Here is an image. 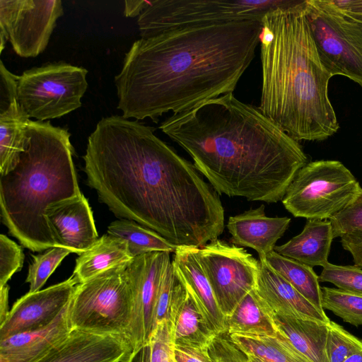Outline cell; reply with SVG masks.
<instances>
[{"mask_svg":"<svg viewBox=\"0 0 362 362\" xmlns=\"http://www.w3.org/2000/svg\"><path fill=\"white\" fill-rule=\"evenodd\" d=\"M154 129L122 115L102 118L83 156L88 184L116 216L177 247L201 248L224 230L219 195Z\"/></svg>","mask_w":362,"mask_h":362,"instance_id":"cell-1","label":"cell"},{"mask_svg":"<svg viewBox=\"0 0 362 362\" xmlns=\"http://www.w3.org/2000/svg\"><path fill=\"white\" fill-rule=\"evenodd\" d=\"M262 21L193 25L135 41L115 77L127 119L156 121L233 93L252 62Z\"/></svg>","mask_w":362,"mask_h":362,"instance_id":"cell-2","label":"cell"},{"mask_svg":"<svg viewBox=\"0 0 362 362\" xmlns=\"http://www.w3.org/2000/svg\"><path fill=\"white\" fill-rule=\"evenodd\" d=\"M159 128L217 192L229 197L278 202L308 160L298 141L233 93L173 114Z\"/></svg>","mask_w":362,"mask_h":362,"instance_id":"cell-3","label":"cell"},{"mask_svg":"<svg viewBox=\"0 0 362 362\" xmlns=\"http://www.w3.org/2000/svg\"><path fill=\"white\" fill-rule=\"evenodd\" d=\"M306 1L272 10L262 19L259 109L297 141H323L339 124L328 96L333 76L319 57Z\"/></svg>","mask_w":362,"mask_h":362,"instance_id":"cell-4","label":"cell"},{"mask_svg":"<svg viewBox=\"0 0 362 362\" xmlns=\"http://www.w3.org/2000/svg\"><path fill=\"white\" fill-rule=\"evenodd\" d=\"M28 140L17 165L0 175L3 223L33 252L57 247L45 216L55 202L81 194L71 134L49 121L30 120Z\"/></svg>","mask_w":362,"mask_h":362,"instance_id":"cell-5","label":"cell"},{"mask_svg":"<svg viewBox=\"0 0 362 362\" xmlns=\"http://www.w3.org/2000/svg\"><path fill=\"white\" fill-rule=\"evenodd\" d=\"M128 263L76 285L67 308L71 329L117 335L131 343L135 301Z\"/></svg>","mask_w":362,"mask_h":362,"instance_id":"cell-6","label":"cell"},{"mask_svg":"<svg viewBox=\"0 0 362 362\" xmlns=\"http://www.w3.org/2000/svg\"><path fill=\"white\" fill-rule=\"evenodd\" d=\"M298 0H154L138 17L141 38L193 25L259 20Z\"/></svg>","mask_w":362,"mask_h":362,"instance_id":"cell-7","label":"cell"},{"mask_svg":"<svg viewBox=\"0 0 362 362\" xmlns=\"http://www.w3.org/2000/svg\"><path fill=\"white\" fill-rule=\"evenodd\" d=\"M362 188L340 161L307 163L288 185L282 203L295 217L330 219L344 209Z\"/></svg>","mask_w":362,"mask_h":362,"instance_id":"cell-8","label":"cell"},{"mask_svg":"<svg viewBox=\"0 0 362 362\" xmlns=\"http://www.w3.org/2000/svg\"><path fill=\"white\" fill-rule=\"evenodd\" d=\"M88 71L60 62L33 67L18 77L17 99L30 118L46 122L81 106Z\"/></svg>","mask_w":362,"mask_h":362,"instance_id":"cell-9","label":"cell"},{"mask_svg":"<svg viewBox=\"0 0 362 362\" xmlns=\"http://www.w3.org/2000/svg\"><path fill=\"white\" fill-rule=\"evenodd\" d=\"M305 12L325 68L362 88V25L343 14L332 0H307Z\"/></svg>","mask_w":362,"mask_h":362,"instance_id":"cell-10","label":"cell"},{"mask_svg":"<svg viewBox=\"0 0 362 362\" xmlns=\"http://www.w3.org/2000/svg\"><path fill=\"white\" fill-rule=\"evenodd\" d=\"M198 259L226 320L255 288L259 260L241 247L216 239L199 248Z\"/></svg>","mask_w":362,"mask_h":362,"instance_id":"cell-11","label":"cell"},{"mask_svg":"<svg viewBox=\"0 0 362 362\" xmlns=\"http://www.w3.org/2000/svg\"><path fill=\"white\" fill-rule=\"evenodd\" d=\"M63 13L60 0H0V52L8 40L20 57H37Z\"/></svg>","mask_w":362,"mask_h":362,"instance_id":"cell-12","label":"cell"},{"mask_svg":"<svg viewBox=\"0 0 362 362\" xmlns=\"http://www.w3.org/2000/svg\"><path fill=\"white\" fill-rule=\"evenodd\" d=\"M170 254L167 252H149L134 257L127 264L135 301L131 338L134 350L150 342L156 327V299L163 271L170 260Z\"/></svg>","mask_w":362,"mask_h":362,"instance_id":"cell-13","label":"cell"},{"mask_svg":"<svg viewBox=\"0 0 362 362\" xmlns=\"http://www.w3.org/2000/svg\"><path fill=\"white\" fill-rule=\"evenodd\" d=\"M78 284L72 275L61 283L28 292L18 299L0 323V340L50 325L66 308Z\"/></svg>","mask_w":362,"mask_h":362,"instance_id":"cell-14","label":"cell"},{"mask_svg":"<svg viewBox=\"0 0 362 362\" xmlns=\"http://www.w3.org/2000/svg\"><path fill=\"white\" fill-rule=\"evenodd\" d=\"M45 218L57 246L80 255L99 238L86 198L78 194L49 205Z\"/></svg>","mask_w":362,"mask_h":362,"instance_id":"cell-15","label":"cell"},{"mask_svg":"<svg viewBox=\"0 0 362 362\" xmlns=\"http://www.w3.org/2000/svg\"><path fill=\"white\" fill-rule=\"evenodd\" d=\"M133 350L122 337L72 329L37 362H127Z\"/></svg>","mask_w":362,"mask_h":362,"instance_id":"cell-16","label":"cell"},{"mask_svg":"<svg viewBox=\"0 0 362 362\" xmlns=\"http://www.w3.org/2000/svg\"><path fill=\"white\" fill-rule=\"evenodd\" d=\"M259 260L260 269L255 290L273 315L330 322L324 310L315 307L264 259Z\"/></svg>","mask_w":362,"mask_h":362,"instance_id":"cell-17","label":"cell"},{"mask_svg":"<svg viewBox=\"0 0 362 362\" xmlns=\"http://www.w3.org/2000/svg\"><path fill=\"white\" fill-rule=\"evenodd\" d=\"M198 249L179 246L172 261L175 276L187 289L215 334L226 332V317L198 259Z\"/></svg>","mask_w":362,"mask_h":362,"instance_id":"cell-18","label":"cell"},{"mask_svg":"<svg viewBox=\"0 0 362 362\" xmlns=\"http://www.w3.org/2000/svg\"><path fill=\"white\" fill-rule=\"evenodd\" d=\"M291 218L269 217L263 204L229 217L226 227L233 245L248 247L257 252L264 259L274 250L277 240L288 228Z\"/></svg>","mask_w":362,"mask_h":362,"instance_id":"cell-19","label":"cell"},{"mask_svg":"<svg viewBox=\"0 0 362 362\" xmlns=\"http://www.w3.org/2000/svg\"><path fill=\"white\" fill-rule=\"evenodd\" d=\"M67 308L48 327L0 340V362H37L71 332Z\"/></svg>","mask_w":362,"mask_h":362,"instance_id":"cell-20","label":"cell"},{"mask_svg":"<svg viewBox=\"0 0 362 362\" xmlns=\"http://www.w3.org/2000/svg\"><path fill=\"white\" fill-rule=\"evenodd\" d=\"M170 321L173 324L175 345L207 349L216 336L208 326L193 298L177 276Z\"/></svg>","mask_w":362,"mask_h":362,"instance_id":"cell-21","label":"cell"},{"mask_svg":"<svg viewBox=\"0 0 362 362\" xmlns=\"http://www.w3.org/2000/svg\"><path fill=\"white\" fill-rule=\"evenodd\" d=\"M333 238L329 220H307L300 233L287 243L276 246L274 251L309 267H323L329 263Z\"/></svg>","mask_w":362,"mask_h":362,"instance_id":"cell-22","label":"cell"},{"mask_svg":"<svg viewBox=\"0 0 362 362\" xmlns=\"http://www.w3.org/2000/svg\"><path fill=\"white\" fill-rule=\"evenodd\" d=\"M273 319L277 331L309 362H329L326 353L329 323L274 315Z\"/></svg>","mask_w":362,"mask_h":362,"instance_id":"cell-23","label":"cell"},{"mask_svg":"<svg viewBox=\"0 0 362 362\" xmlns=\"http://www.w3.org/2000/svg\"><path fill=\"white\" fill-rule=\"evenodd\" d=\"M132 259L126 241L105 234L78 255L72 275L81 283Z\"/></svg>","mask_w":362,"mask_h":362,"instance_id":"cell-24","label":"cell"},{"mask_svg":"<svg viewBox=\"0 0 362 362\" xmlns=\"http://www.w3.org/2000/svg\"><path fill=\"white\" fill-rule=\"evenodd\" d=\"M30 120L18 100L0 108V175L18 163L28 140Z\"/></svg>","mask_w":362,"mask_h":362,"instance_id":"cell-25","label":"cell"},{"mask_svg":"<svg viewBox=\"0 0 362 362\" xmlns=\"http://www.w3.org/2000/svg\"><path fill=\"white\" fill-rule=\"evenodd\" d=\"M226 332L246 337L270 336L276 332L273 314L255 290L249 292L226 320Z\"/></svg>","mask_w":362,"mask_h":362,"instance_id":"cell-26","label":"cell"},{"mask_svg":"<svg viewBox=\"0 0 362 362\" xmlns=\"http://www.w3.org/2000/svg\"><path fill=\"white\" fill-rule=\"evenodd\" d=\"M264 259L271 268L280 274L315 307L324 310L322 306L320 281L313 267L284 257L274 250L267 255Z\"/></svg>","mask_w":362,"mask_h":362,"instance_id":"cell-27","label":"cell"},{"mask_svg":"<svg viewBox=\"0 0 362 362\" xmlns=\"http://www.w3.org/2000/svg\"><path fill=\"white\" fill-rule=\"evenodd\" d=\"M107 234L126 241L133 258L153 252L175 253L177 249V246L156 232L128 219L112 222L107 228Z\"/></svg>","mask_w":362,"mask_h":362,"instance_id":"cell-28","label":"cell"},{"mask_svg":"<svg viewBox=\"0 0 362 362\" xmlns=\"http://www.w3.org/2000/svg\"><path fill=\"white\" fill-rule=\"evenodd\" d=\"M230 336L245 352L264 362H309L279 331L270 336Z\"/></svg>","mask_w":362,"mask_h":362,"instance_id":"cell-29","label":"cell"},{"mask_svg":"<svg viewBox=\"0 0 362 362\" xmlns=\"http://www.w3.org/2000/svg\"><path fill=\"white\" fill-rule=\"evenodd\" d=\"M322 306L352 325L362 326V296L321 287Z\"/></svg>","mask_w":362,"mask_h":362,"instance_id":"cell-30","label":"cell"},{"mask_svg":"<svg viewBox=\"0 0 362 362\" xmlns=\"http://www.w3.org/2000/svg\"><path fill=\"white\" fill-rule=\"evenodd\" d=\"M71 252L66 247L57 246L33 256L25 280L30 284L28 292L40 291L61 262Z\"/></svg>","mask_w":362,"mask_h":362,"instance_id":"cell-31","label":"cell"},{"mask_svg":"<svg viewBox=\"0 0 362 362\" xmlns=\"http://www.w3.org/2000/svg\"><path fill=\"white\" fill-rule=\"evenodd\" d=\"M362 351V340L330 320L326 341L329 362H344L351 356Z\"/></svg>","mask_w":362,"mask_h":362,"instance_id":"cell-32","label":"cell"},{"mask_svg":"<svg viewBox=\"0 0 362 362\" xmlns=\"http://www.w3.org/2000/svg\"><path fill=\"white\" fill-rule=\"evenodd\" d=\"M320 282H329L339 289L362 296V269L357 265L328 263L318 276Z\"/></svg>","mask_w":362,"mask_h":362,"instance_id":"cell-33","label":"cell"},{"mask_svg":"<svg viewBox=\"0 0 362 362\" xmlns=\"http://www.w3.org/2000/svg\"><path fill=\"white\" fill-rule=\"evenodd\" d=\"M334 238L341 237L354 231L362 232V189L341 211L329 219Z\"/></svg>","mask_w":362,"mask_h":362,"instance_id":"cell-34","label":"cell"},{"mask_svg":"<svg viewBox=\"0 0 362 362\" xmlns=\"http://www.w3.org/2000/svg\"><path fill=\"white\" fill-rule=\"evenodd\" d=\"M151 362H176L174 354L173 324L163 320L157 324L150 339Z\"/></svg>","mask_w":362,"mask_h":362,"instance_id":"cell-35","label":"cell"},{"mask_svg":"<svg viewBox=\"0 0 362 362\" xmlns=\"http://www.w3.org/2000/svg\"><path fill=\"white\" fill-rule=\"evenodd\" d=\"M24 254L22 247L4 234L0 235V288L6 285L8 281L23 264Z\"/></svg>","mask_w":362,"mask_h":362,"instance_id":"cell-36","label":"cell"},{"mask_svg":"<svg viewBox=\"0 0 362 362\" xmlns=\"http://www.w3.org/2000/svg\"><path fill=\"white\" fill-rule=\"evenodd\" d=\"M175 282L176 276L170 259L168 262L163 271L158 292L155 310L156 325L163 320H170V310Z\"/></svg>","mask_w":362,"mask_h":362,"instance_id":"cell-37","label":"cell"},{"mask_svg":"<svg viewBox=\"0 0 362 362\" xmlns=\"http://www.w3.org/2000/svg\"><path fill=\"white\" fill-rule=\"evenodd\" d=\"M212 362H248L246 353L226 332L217 334L208 346Z\"/></svg>","mask_w":362,"mask_h":362,"instance_id":"cell-38","label":"cell"},{"mask_svg":"<svg viewBox=\"0 0 362 362\" xmlns=\"http://www.w3.org/2000/svg\"><path fill=\"white\" fill-rule=\"evenodd\" d=\"M0 62V108H3L18 100V76L9 71L1 60Z\"/></svg>","mask_w":362,"mask_h":362,"instance_id":"cell-39","label":"cell"},{"mask_svg":"<svg viewBox=\"0 0 362 362\" xmlns=\"http://www.w3.org/2000/svg\"><path fill=\"white\" fill-rule=\"evenodd\" d=\"M176 362H212L207 349L174 344Z\"/></svg>","mask_w":362,"mask_h":362,"instance_id":"cell-40","label":"cell"},{"mask_svg":"<svg viewBox=\"0 0 362 362\" xmlns=\"http://www.w3.org/2000/svg\"><path fill=\"white\" fill-rule=\"evenodd\" d=\"M341 244L351 253L355 264L362 269V232L354 231L341 236Z\"/></svg>","mask_w":362,"mask_h":362,"instance_id":"cell-41","label":"cell"},{"mask_svg":"<svg viewBox=\"0 0 362 362\" xmlns=\"http://www.w3.org/2000/svg\"><path fill=\"white\" fill-rule=\"evenodd\" d=\"M332 2L346 17L362 25V0H332Z\"/></svg>","mask_w":362,"mask_h":362,"instance_id":"cell-42","label":"cell"},{"mask_svg":"<svg viewBox=\"0 0 362 362\" xmlns=\"http://www.w3.org/2000/svg\"><path fill=\"white\" fill-rule=\"evenodd\" d=\"M149 3V1L144 0L125 1L124 14L126 17L131 18L139 16Z\"/></svg>","mask_w":362,"mask_h":362,"instance_id":"cell-43","label":"cell"},{"mask_svg":"<svg viewBox=\"0 0 362 362\" xmlns=\"http://www.w3.org/2000/svg\"><path fill=\"white\" fill-rule=\"evenodd\" d=\"M127 362H151V347L150 342L134 350Z\"/></svg>","mask_w":362,"mask_h":362,"instance_id":"cell-44","label":"cell"},{"mask_svg":"<svg viewBox=\"0 0 362 362\" xmlns=\"http://www.w3.org/2000/svg\"><path fill=\"white\" fill-rule=\"evenodd\" d=\"M8 291L9 286L0 288V323H1L8 314Z\"/></svg>","mask_w":362,"mask_h":362,"instance_id":"cell-45","label":"cell"},{"mask_svg":"<svg viewBox=\"0 0 362 362\" xmlns=\"http://www.w3.org/2000/svg\"><path fill=\"white\" fill-rule=\"evenodd\" d=\"M344 362H362V351L356 353L348 358H346Z\"/></svg>","mask_w":362,"mask_h":362,"instance_id":"cell-46","label":"cell"},{"mask_svg":"<svg viewBox=\"0 0 362 362\" xmlns=\"http://www.w3.org/2000/svg\"><path fill=\"white\" fill-rule=\"evenodd\" d=\"M242 349V348H241ZM244 351V350H243ZM246 354H247V361L248 362H264L262 360H261L260 358H259L258 357L254 356V355H252L250 354H248L247 352H245Z\"/></svg>","mask_w":362,"mask_h":362,"instance_id":"cell-47","label":"cell"}]
</instances>
